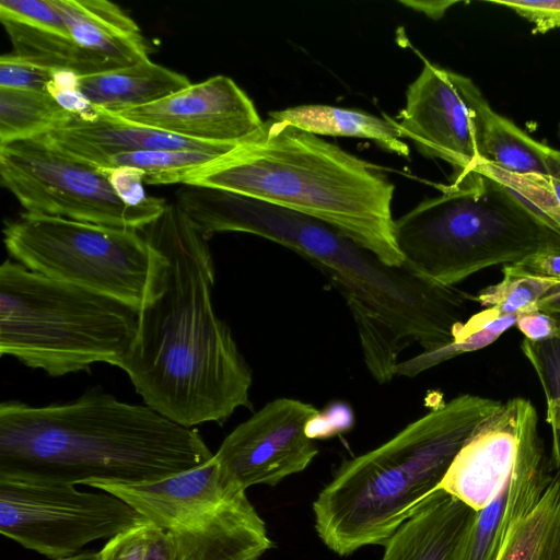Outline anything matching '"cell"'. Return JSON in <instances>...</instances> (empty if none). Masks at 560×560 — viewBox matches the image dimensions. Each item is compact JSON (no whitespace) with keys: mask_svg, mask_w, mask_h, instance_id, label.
Here are the masks:
<instances>
[{"mask_svg":"<svg viewBox=\"0 0 560 560\" xmlns=\"http://www.w3.org/2000/svg\"><path fill=\"white\" fill-rule=\"evenodd\" d=\"M502 404L459 395L380 446L345 460L313 503L322 541L341 557L384 546L438 490L475 428Z\"/></svg>","mask_w":560,"mask_h":560,"instance_id":"5b68a950","label":"cell"},{"mask_svg":"<svg viewBox=\"0 0 560 560\" xmlns=\"http://www.w3.org/2000/svg\"><path fill=\"white\" fill-rule=\"evenodd\" d=\"M490 107L469 78L423 59L394 119L423 156L445 161L456 175L480 163L481 126Z\"/></svg>","mask_w":560,"mask_h":560,"instance_id":"7c38bea8","label":"cell"},{"mask_svg":"<svg viewBox=\"0 0 560 560\" xmlns=\"http://www.w3.org/2000/svg\"><path fill=\"white\" fill-rule=\"evenodd\" d=\"M97 557H98V551L85 550V551L78 552L73 556L59 558V559H55V560H97Z\"/></svg>","mask_w":560,"mask_h":560,"instance_id":"ab89813d","label":"cell"},{"mask_svg":"<svg viewBox=\"0 0 560 560\" xmlns=\"http://www.w3.org/2000/svg\"><path fill=\"white\" fill-rule=\"evenodd\" d=\"M72 114L54 94L0 88V144L46 133Z\"/></svg>","mask_w":560,"mask_h":560,"instance_id":"cb8c5ba5","label":"cell"},{"mask_svg":"<svg viewBox=\"0 0 560 560\" xmlns=\"http://www.w3.org/2000/svg\"><path fill=\"white\" fill-rule=\"evenodd\" d=\"M535 424L538 415L530 400L510 398L475 428L438 489L477 512L482 510L506 482L522 443Z\"/></svg>","mask_w":560,"mask_h":560,"instance_id":"9a60e30c","label":"cell"},{"mask_svg":"<svg viewBox=\"0 0 560 560\" xmlns=\"http://www.w3.org/2000/svg\"><path fill=\"white\" fill-rule=\"evenodd\" d=\"M221 155L190 150H151L117 154L98 168L130 170L150 185L183 184L186 176Z\"/></svg>","mask_w":560,"mask_h":560,"instance_id":"484cf974","label":"cell"},{"mask_svg":"<svg viewBox=\"0 0 560 560\" xmlns=\"http://www.w3.org/2000/svg\"><path fill=\"white\" fill-rule=\"evenodd\" d=\"M147 521L119 497L73 485L0 479V534L51 560Z\"/></svg>","mask_w":560,"mask_h":560,"instance_id":"8fae6325","label":"cell"},{"mask_svg":"<svg viewBox=\"0 0 560 560\" xmlns=\"http://www.w3.org/2000/svg\"><path fill=\"white\" fill-rule=\"evenodd\" d=\"M183 185L232 191L315 218L392 267L395 185L377 165L319 136L269 118L229 153L189 173Z\"/></svg>","mask_w":560,"mask_h":560,"instance_id":"277c9868","label":"cell"},{"mask_svg":"<svg viewBox=\"0 0 560 560\" xmlns=\"http://www.w3.org/2000/svg\"><path fill=\"white\" fill-rule=\"evenodd\" d=\"M153 264L135 340L115 366L144 404L187 428L252 408L253 373L214 312L208 237L176 202L140 230Z\"/></svg>","mask_w":560,"mask_h":560,"instance_id":"6da1fadb","label":"cell"},{"mask_svg":"<svg viewBox=\"0 0 560 560\" xmlns=\"http://www.w3.org/2000/svg\"><path fill=\"white\" fill-rule=\"evenodd\" d=\"M502 273L500 282L469 294V300L502 315H523L538 312L539 301L560 285V280L523 272L511 264L502 266Z\"/></svg>","mask_w":560,"mask_h":560,"instance_id":"4316f807","label":"cell"},{"mask_svg":"<svg viewBox=\"0 0 560 560\" xmlns=\"http://www.w3.org/2000/svg\"><path fill=\"white\" fill-rule=\"evenodd\" d=\"M0 20L12 44V54L38 66L75 78L121 68L82 48L71 36L9 19Z\"/></svg>","mask_w":560,"mask_h":560,"instance_id":"603a6c76","label":"cell"},{"mask_svg":"<svg viewBox=\"0 0 560 560\" xmlns=\"http://www.w3.org/2000/svg\"><path fill=\"white\" fill-rule=\"evenodd\" d=\"M412 10L425 14L430 19L438 20L444 15L446 10L456 4V1H399Z\"/></svg>","mask_w":560,"mask_h":560,"instance_id":"74e56055","label":"cell"},{"mask_svg":"<svg viewBox=\"0 0 560 560\" xmlns=\"http://www.w3.org/2000/svg\"><path fill=\"white\" fill-rule=\"evenodd\" d=\"M168 534L176 560H260L275 547L246 492L225 487L211 460L145 485H100Z\"/></svg>","mask_w":560,"mask_h":560,"instance_id":"ba28073f","label":"cell"},{"mask_svg":"<svg viewBox=\"0 0 560 560\" xmlns=\"http://www.w3.org/2000/svg\"><path fill=\"white\" fill-rule=\"evenodd\" d=\"M0 177L28 213L110 228L140 231L167 203L126 197L109 171L67 154L45 133L0 144Z\"/></svg>","mask_w":560,"mask_h":560,"instance_id":"30bf717a","label":"cell"},{"mask_svg":"<svg viewBox=\"0 0 560 560\" xmlns=\"http://www.w3.org/2000/svg\"><path fill=\"white\" fill-rule=\"evenodd\" d=\"M190 84L186 75L148 59L75 78L74 91L89 106L120 114L155 103Z\"/></svg>","mask_w":560,"mask_h":560,"instance_id":"ffe728a7","label":"cell"},{"mask_svg":"<svg viewBox=\"0 0 560 560\" xmlns=\"http://www.w3.org/2000/svg\"><path fill=\"white\" fill-rule=\"evenodd\" d=\"M518 316L502 315L492 308H486L471 316L467 322L460 323L454 330V340L447 346L422 351L399 362L396 366V376L415 377L456 355L485 348L514 326Z\"/></svg>","mask_w":560,"mask_h":560,"instance_id":"d4e9b609","label":"cell"},{"mask_svg":"<svg viewBox=\"0 0 560 560\" xmlns=\"http://www.w3.org/2000/svg\"><path fill=\"white\" fill-rule=\"evenodd\" d=\"M476 513L438 489L385 542L382 560H456Z\"/></svg>","mask_w":560,"mask_h":560,"instance_id":"ac0fdd59","label":"cell"},{"mask_svg":"<svg viewBox=\"0 0 560 560\" xmlns=\"http://www.w3.org/2000/svg\"><path fill=\"white\" fill-rule=\"evenodd\" d=\"M518 196L547 223L560 233V151L556 150L551 167L546 175L510 176L476 168Z\"/></svg>","mask_w":560,"mask_h":560,"instance_id":"f1b7e54d","label":"cell"},{"mask_svg":"<svg viewBox=\"0 0 560 560\" xmlns=\"http://www.w3.org/2000/svg\"><path fill=\"white\" fill-rule=\"evenodd\" d=\"M516 12L533 24L534 34L560 27V0H490Z\"/></svg>","mask_w":560,"mask_h":560,"instance_id":"d6a6232c","label":"cell"},{"mask_svg":"<svg viewBox=\"0 0 560 560\" xmlns=\"http://www.w3.org/2000/svg\"><path fill=\"white\" fill-rule=\"evenodd\" d=\"M559 131H560V128H559Z\"/></svg>","mask_w":560,"mask_h":560,"instance_id":"60d3db41","label":"cell"},{"mask_svg":"<svg viewBox=\"0 0 560 560\" xmlns=\"http://www.w3.org/2000/svg\"><path fill=\"white\" fill-rule=\"evenodd\" d=\"M236 226L284 246L316 267L339 292L354 322L363 362L378 384L396 376L399 355L454 340L469 294L392 267L332 226L255 198L238 207Z\"/></svg>","mask_w":560,"mask_h":560,"instance_id":"3957f363","label":"cell"},{"mask_svg":"<svg viewBox=\"0 0 560 560\" xmlns=\"http://www.w3.org/2000/svg\"><path fill=\"white\" fill-rule=\"evenodd\" d=\"M10 256L28 270L141 307L153 249L140 231L25 212L3 229Z\"/></svg>","mask_w":560,"mask_h":560,"instance_id":"9c48e42d","label":"cell"},{"mask_svg":"<svg viewBox=\"0 0 560 560\" xmlns=\"http://www.w3.org/2000/svg\"><path fill=\"white\" fill-rule=\"evenodd\" d=\"M67 154L98 167L110 156L151 150H190L224 155L237 144L206 143L164 132L92 107L73 113L45 133Z\"/></svg>","mask_w":560,"mask_h":560,"instance_id":"e0dca14e","label":"cell"},{"mask_svg":"<svg viewBox=\"0 0 560 560\" xmlns=\"http://www.w3.org/2000/svg\"><path fill=\"white\" fill-rule=\"evenodd\" d=\"M555 153L556 149L536 141L490 107L481 126L476 168L510 176L546 175Z\"/></svg>","mask_w":560,"mask_h":560,"instance_id":"7402d4cb","label":"cell"},{"mask_svg":"<svg viewBox=\"0 0 560 560\" xmlns=\"http://www.w3.org/2000/svg\"><path fill=\"white\" fill-rule=\"evenodd\" d=\"M144 560H176L168 534L152 523Z\"/></svg>","mask_w":560,"mask_h":560,"instance_id":"8d00e7d4","label":"cell"},{"mask_svg":"<svg viewBox=\"0 0 560 560\" xmlns=\"http://www.w3.org/2000/svg\"><path fill=\"white\" fill-rule=\"evenodd\" d=\"M558 334L534 342L526 338L521 350L534 369L546 398V421L551 432V459L560 469V315Z\"/></svg>","mask_w":560,"mask_h":560,"instance_id":"83f0119b","label":"cell"},{"mask_svg":"<svg viewBox=\"0 0 560 560\" xmlns=\"http://www.w3.org/2000/svg\"><path fill=\"white\" fill-rule=\"evenodd\" d=\"M213 455L198 430L96 386L65 404L0 405V479L137 486L197 468Z\"/></svg>","mask_w":560,"mask_h":560,"instance_id":"7a4b0ae2","label":"cell"},{"mask_svg":"<svg viewBox=\"0 0 560 560\" xmlns=\"http://www.w3.org/2000/svg\"><path fill=\"white\" fill-rule=\"evenodd\" d=\"M353 417L351 410L345 405H336L327 408L310 421L306 428L307 435L315 439L329 438L352 427Z\"/></svg>","mask_w":560,"mask_h":560,"instance_id":"836d02e7","label":"cell"},{"mask_svg":"<svg viewBox=\"0 0 560 560\" xmlns=\"http://www.w3.org/2000/svg\"><path fill=\"white\" fill-rule=\"evenodd\" d=\"M441 194L395 220L405 266L445 287L560 244V233L511 189L479 172L453 175Z\"/></svg>","mask_w":560,"mask_h":560,"instance_id":"8992f818","label":"cell"},{"mask_svg":"<svg viewBox=\"0 0 560 560\" xmlns=\"http://www.w3.org/2000/svg\"><path fill=\"white\" fill-rule=\"evenodd\" d=\"M115 115L174 136L215 144H240L264 122L250 97L234 80L221 74Z\"/></svg>","mask_w":560,"mask_h":560,"instance_id":"5bb4252c","label":"cell"},{"mask_svg":"<svg viewBox=\"0 0 560 560\" xmlns=\"http://www.w3.org/2000/svg\"><path fill=\"white\" fill-rule=\"evenodd\" d=\"M538 311L560 315V285L551 290L545 298H542L538 305Z\"/></svg>","mask_w":560,"mask_h":560,"instance_id":"f35d334b","label":"cell"},{"mask_svg":"<svg viewBox=\"0 0 560 560\" xmlns=\"http://www.w3.org/2000/svg\"><path fill=\"white\" fill-rule=\"evenodd\" d=\"M511 265L523 272L560 280V244L544 248Z\"/></svg>","mask_w":560,"mask_h":560,"instance_id":"e575fe53","label":"cell"},{"mask_svg":"<svg viewBox=\"0 0 560 560\" xmlns=\"http://www.w3.org/2000/svg\"><path fill=\"white\" fill-rule=\"evenodd\" d=\"M515 325L526 339L534 342L551 339L559 330L558 315L541 311L520 315Z\"/></svg>","mask_w":560,"mask_h":560,"instance_id":"d590c367","label":"cell"},{"mask_svg":"<svg viewBox=\"0 0 560 560\" xmlns=\"http://www.w3.org/2000/svg\"><path fill=\"white\" fill-rule=\"evenodd\" d=\"M68 31L82 48L118 66L149 59V46L139 25L119 5L107 0H55Z\"/></svg>","mask_w":560,"mask_h":560,"instance_id":"d6986e66","label":"cell"},{"mask_svg":"<svg viewBox=\"0 0 560 560\" xmlns=\"http://www.w3.org/2000/svg\"><path fill=\"white\" fill-rule=\"evenodd\" d=\"M0 19H9L71 36L55 0H1Z\"/></svg>","mask_w":560,"mask_h":560,"instance_id":"4dcf8cb0","label":"cell"},{"mask_svg":"<svg viewBox=\"0 0 560 560\" xmlns=\"http://www.w3.org/2000/svg\"><path fill=\"white\" fill-rule=\"evenodd\" d=\"M319 410L294 398H277L238 424L213 455L220 481L246 491L255 485L276 486L303 471L318 454L307 424Z\"/></svg>","mask_w":560,"mask_h":560,"instance_id":"4fadbf2b","label":"cell"},{"mask_svg":"<svg viewBox=\"0 0 560 560\" xmlns=\"http://www.w3.org/2000/svg\"><path fill=\"white\" fill-rule=\"evenodd\" d=\"M60 74L14 54L0 58V88L54 94Z\"/></svg>","mask_w":560,"mask_h":560,"instance_id":"f546056e","label":"cell"},{"mask_svg":"<svg viewBox=\"0 0 560 560\" xmlns=\"http://www.w3.org/2000/svg\"><path fill=\"white\" fill-rule=\"evenodd\" d=\"M150 528L147 520L108 539L97 560H144Z\"/></svg>","mask_w":560,"mask_h":560,"instance_id":"1f68e13d","label":"cell"},{"mask_svg":"<svg viewBox=\"0 0 560 560\" xmlns=\"http://www.w3.org/2000/svg\"><path fill=\"white\" fill-rule=\"evenodd\" d=\"M552 479L535 424L522 443L506 482L476 513L456 560H497L513 527L536 506Z\"/></svg>","mask_w":560,"mask_h":560,"instance_id":"2e32d148","label":"cell"},{"mask_svg":"<svg viewBox=\"0 0 560 560\" xmlns=\"http://www.w3.org/2000/svg\"><path fill=\"white\" fill-rule=\"evenodd\" d=\"M269 118L316 136L369 139L401 158L410 154L396 120L386 114L381 118L358 109L306 104L270 112Z\"/></svg>","mask_w":560,"mask_h":560,"instance_id":"44dd1931","label":"cell"},{"mask_svg":"<svg viewBox=\"0 0 560 560\" xmlns=\"http://www.w3.org/2000/svg\"><path fill=\"white\" fill-rule=\"evenodd\" d=\"M138 312L11 259L0 267V354L50 376L115 365L135 340Z\"/></svg>","mask_w":560,"mask_h":560,"instance_id":"52a82bcc","label":"cell"}]
</instances>
